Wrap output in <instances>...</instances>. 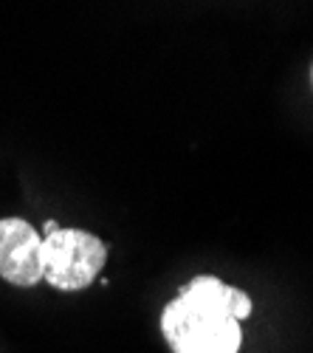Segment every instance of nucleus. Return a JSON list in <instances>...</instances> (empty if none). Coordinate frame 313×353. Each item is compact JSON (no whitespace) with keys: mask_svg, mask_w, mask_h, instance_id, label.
Listing matches in <instances>:
<instances>
[{"mask_svg":"<svg viewBox=\"0 0 313 353\" xmlns=\"http://www.w3.org/2000/svg\"><path fill=\"white\" fill-rule=\"evenodd\" d=\"M161 328L175 353H237L243 339L235 316L184 288L164 308Z\"/></svg>","mask_w":313,"mask_h":353,"instance_id":"f257e3e1","label":"nucleus"},{"mask_svg":"<svg viewBox=\"0 0 313 353\" xmlns=\"http://www.w3.org/2000/svg\"><path fill=\"white\" fill-rule=\"evenodd\" d=\"M310 79H313V68H310Z\"/></svg>","mask_w":313,"mask_h":353,"instance_id":"39448f33","label":"nucleus"},{"mask_svg":"<svg viewBox=\"0 0 313 353\" xmlns=\"http://www.w3.org/2000/svg\"><path fill=\"white\" fill-rule=\"evenodd\" d=\"M184 291H189V294H195V297H201V300L223 308L229 316H235L237 322L251 314L248 294H243L240 288H232V285L220 283L217 277H195L189 285H184Z\"/></svg>","mask_w":313,"mask_h":353,"instance_id":"20e7f679","label":"nucleus"},{"mask_svg":"<svg viewBox=\"0 0 313 353\" xmlns=\"http://www.w3.org/2000/svg\"><path fill=\"white\" fill-rule=\"evenodd\" d=\"M45 274L43 238L23 218L0 221V277L14 285H34Z\"/></svg>","mask_w":313,"mask_h":353,"instance_id":"7ed1b4c3","label":"nucleus"},{"mask_svg":"<svg viewBox=\"0 0 313 353\" xmlns=\"http://www.w3.org/2000/svg\"><path fill=\"white\" fill-rule=\"evenodd\" d=\"M105 257L107 249L96 234L82 229H56L43 241V277L54 288L79 291L99 277Z\"/></svg>","mask_w":313,"mask_h":353,"instance_id":"f03ea898","label":"nucleus"}]
</instances>
